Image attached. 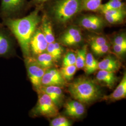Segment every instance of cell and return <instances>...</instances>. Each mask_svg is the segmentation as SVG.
<instances>
[{"mask_svg":"<svg viewBox=\"0 0 126 126\" xmlns=\"http://www.w3.org/2000/svg\"><path fill=\"white\" fill-rule=\"evenodd\" d=\"M40 21L38 9L23 18L4 19L3 24L8 27L16 38L25 58L30 57V41Z\"/></svg>","mask_w":126,"mask_h":126,"instance_id":"1","label":"cell"},{"mask_svg":"<svg viewBox=\"0 0 126 126\" xmlns=\"http://www.w3.org/2000/svg\"><path fill=\"white\" fill-rule=\"evenodd\" d=\"M68 91L74 99L82 103H91L102 96L98 85L86 77L79 78L71 83Z\"/></svg>","mask_w":126,"mask_h":126,"instance_id":"2","label":"cell"},{"mask_svg":"<svg viewBox=\"0 0 126 126\" xmlns=\"http://www.w3.org/2000/svg\"><path fill=\"white\" fill-rule=\"evenodd\" d=\"M81 10V0H58L54 5L53 13L58 22L65 23Z\"/></svg>","mask_w":126,"mask_h":126,"instance_id":"3","label":"cell"},{"mask_svg":"<svg viewBox=\"0 0 126 126\" xmlns=\"http://www.w3.org/2000/svg\"><path fill=\"white\" fill-rule=\"evenodd\" d=\"M38 99L36 106L32 110L33 115L46 117L57 116L59 113L58 107L54 103L50 97L41 92H38Z\"/></svg>","mask_w":126,"mask_h":126,"instance_id":"4","label":"cell"},{"mask_svg":"<svg viewBox=\"0 0 126 126\" xmlns=\"http://www.w3.org/2000/svg\"><path fill=\"white\" fill-rule=\"evenodd\" d=\"M25 62L28 76L33 86L37 90L41 86V81L46 69L42 67L35 59L26 58Z\"/></svg>","mask_w":126,"mask_h":126,"instance_id":"5","label":"cell"},{"mask_svg":"<svg viewBox=\"0 0 126 126\" xmlns=\"http://www.w3.org/2000/svg\"><path fill=\"white\" fill-rule=\"evenodd\" d=\"M26 0H1L0 12L5 18H12L23 9Z\"/></svg>","mask_w":126,"mask_h":126,"instance_id":"6","label":"cell"},{"mask_svg":"<svg viewBox=\"0 0 126 126\" xmlns=\"http://www.w3.org/2000/svg\"><path fill=\"white\" fill-rule=\"evenodd\" d=\"M48 44L41 29H36L30 41V51L35 55L42 53L46 50Z\"/></svg>","mask_w":126,"mask_h":126,"instance_id":"7","label":"cell"},{"mask_svg":"<svg viewBox=\"0 0 126 126\" xmlns=\"http://www.w3.org/2000/svg\"><path fill=\"white\" fill-rule=\"evenodd\" d=\"M65 80L63 78L60 71L56 69H50L46 70L41 81V86L64 85Z\"/></svg>","mask_w":126,"mask_h":126,"instance_id":"8","label":"cell"},{"mask_svg":"<svg viewBox=\"0 0 126 126\" xmlns=\"http://www.w3.org/2000/svg\"><path fill=\"white\" fill-rule=\"evenodd\" d=\"M37 91L48 95L58 108L63 102V91L59 86H41Z\"/></svg>","mask_w":126,"mask_h":126,"instance_id":"9","label":"cell"},{"mask_svg":"<svg viewBox=\"0 0 126 126\" xmlns=\"http://www.w3.org/2000/svg\"><path fill=\"white\" fill-rule=\"evenodd\" d=\"M79 23L81 26L89 31H98L104 25L103 19L94 15L87 16L81 18Z\"/></svg>","mask_w":126,"mask_h":126,"instance_id":"10","label":"cell"},{"mask_svg":"<svg viewBox=\"0 0 126 126\" xmlns=\"http://www.w3.org/2000/svg\"><path fill=\"white\" fill-rule=\"evenodd\" d=\"M65 113L69 116L72 118H79L85 111V108L83 104L77 101L70 100L64 105Z\"/></svg>","mask_w":126,"mask_h":126,"instance_id":"11","label":"cell"},{"mask_svg":"<svg viewBox=\"0 0 126 126\" xmlns=\"http://www.w3.org/2000/svg\"><path fill=\"white\" fill-rule=\"evenodd\" d=\"M12 50L13 43L10 36L4 30L0 29V56L8 55Z\"/></svg>","mask_w":126,"mask_h":126,"instance_id":"12","label":"cell"},{"mask_svg":"<svg viewBox=\"0 0 126 126\" xmlns=\"http://www.w3.org/2000/svg\"><path fill=\"white\" fill-rule=\"evenodd\" d=\"M126 96V75L124 74L122 80L113 93L108 96H105V99L112 101H116L125 99Z\"/></svg>","mask_w":126,"mask_h":126,"instance_id":"13","label":"cell"},{"mask_svg":"<svg viewBox=\"0 0 126 126\" xmlns=\"http://www.w3.org/2000/svg\"><path fill=\"white\" fill-rule=\"evenodd\" d=\"M96 79L98 81L104 83L110 88H112L117 81L114 72L100 70L97 73Z\"/></svg>","mask_w":126,"mask_h":126,"instance_id":"14","label":"cell"},{"mask_svg":"<svg viewBox=\"0 0 126 126\" xmlns=\"http://www.w3.org/2000/svg\"><path fill=\"white\" fill-rule=\"evenodd\" d=\"M120 63L116 59L108 56L98 63V69L115 72L120 68Z\"/></svg>","mask_w":126,"mask_h":126,"instance_id":"15","label":"cell"},{"mask_svg":"<svg viewBox=\"0 0 126 126\" xmlns=\"http://www.w3.org/2000/svg\"><path fill=\"white\" fill-rule=\"evenodd\" d=\"M42 23L41 30L45 36V39L48 44L54 43L55 42V36L50 22L45 16L43 17Z\"/></svg>","mask_w":126,"mask_h":126,"instance_id":"16","label":"cell"},{"mask_svg":"<svg viewBox=\"0 0 126 126\" xmlns=\"http://www.w3.org/2000/svg\"><path fill=\"white\" fill-rule=\"evenodd\" d=\"M98 62L91 53L86 54L84 68L86 74H90L98 69Z\"/></svg>","mask_w":126,"mask_h":126,"instance_id":"17","label":"cell"},{"mask_svg":"<svg viewBox=\"0 0 126 126\" xmlns=\"http://www.w3.org/2000/svg\"><path fill=\"white\" fill-rule=\"evenodd\" d=\"M37 63L42 67L47 69L51 67L53 65V59L50 54L48 52H43L37 55L35 59Z\"/></svg>","mask_w":126,"mask_h":126,"instance_id":"18","label":"cell"},{"mask_svg":"<svg viewBox=\"0 0 126 126\" xmlns=\"http://www.w3.org/2000/svg\"><path fill=\"white\" fill-rule=\"evenodd\" d=\"M102 0H81L82 9L94 11L99 9Z\"/></svg>","mask_w":126,"mask_h":126,"instance_id":"19","label":"cell"},{"mask_svg":"<svg viewBox=\"0 0 126 126\" xmlns=\"http://www.w3.org/2000/svg\"><path fill=\"white\" fill-rule=\"evenodd\" d=\"M87 54V46L85 45L77 52L76 55L75 65L77 69H81L84 68Z\"/></svg>","mask_w":126,"mask_h":126,"instance_id":"20","label":"cell"},{"mask_svg":"<svg viewBox=\"0 0 126 126\" xmlns=\"http://www.w3.org/2000/svg\"><path fill=\"white\" fill-rule=\"evenodd\" d=\"M124 8V4L122 0H110L108 2L101 4L99 9L102 12L105 11L112 9H121Z\"/></svg>","mask_w":126,"mask_h":126,"instance_id":"21","label":"cell"},{"mask_svg":"<svg viewBox=\"0 0 126 126\" xmlns=\"http://www.w3.org/2000/svg\"><path fill=\"white\" fill-rule=\"evenodd\" d=\"M77 69L75 64L63 66L61 69L60 72L65 80H70L72 79L76 73Z\"/></svg>","mask_w":126,"mask_h":126,"instance_id":"22","label":"cell"},{"mask_svg":"<svg viewBox=\"0 0 126 126\" xmlns=\"http://www.w3.org/2000/svg\"><path fill=\"white\" fill-rule=\"evenodd\" d=\"M82 40L81 33L76 35L70 36L64 39H60V42L66 46H72L76 45L80 43Z\"/></svg>","mask_w":126,"mask_h":126,"instance_id":"23","label":"cell"},{"mask_svg":"<svg viewBox=\"0 0 126 126\" xmlns=\"http://www.w3.org/2000/svg\"><path fill=\"white\" fill-rule=\"evenodd\" d=\"M50 125L51 126H70L71 123L67 119L64 117L56 118L50 122Z\"/></svg>","mask_w":126,"mask_h":126,"instance_id":"24","label":"cell"},{"mask_svg":"<svg viewBox=\"0 0 126 126\" xmlns=\"http://www.w3.org/2000/svg\"><path fill=\"white\" fill-rule=\"evenodd\" d=\"M76 63V55L72 52H68L66 54L63 60V66L75 65Z\"/></svg>","mask_w":126,"mask_h":126,"instance_id":"25","label":"cell"},{"mask_svg":"<svg viewBox=\"0 0 126 126\" xmlns=\"http://www.w3.org/2000/svg\"><path fill=\"white\" fill-rule=\"evenodd\" d=\"M107 44V40L103 36H94L90 39L91 46H99Z\"/></svg>","mask_w":126,"mask_h":126,"instance_id":"26","label":"cell"},{"mask_svg":"<svg viewBox=\"0 0 126 126\" xmlns=\"http://www.w3.org/2000/svg\"><path fill=\"white\" fill-rule=\"evenodd\" d=\"M91 49L95 54L101 55L106 54L108 52L110 49V45L107 44L99 46H91Z\"/></svg>","mask_w":126,"mask_h":126,"instance_id":"27","label":"cell"},{"mask_svg":"<svg viewBox=\"0 0 126 126\" xmlns=\"http://www.w3.org/2000/svg\"><path fill=\"white\" fill-rule=\"evenodd\" d=\"M46 50L47 52L51 55L54 61H57L60 58L61 56L58 53L57 51L56 50L53 43L48 44Z\"/></svg>","mask_w":126,"mask_h":126,"instance_id":"28","label":"cell"},{"mask_svg":"<svg viewBox=\"0 0 126 126\" xmlns=\"http://www.w3.org/2000/svg\"><path fill=\"white\" fill-rule=\"evenodd\" d=\"M81 33L80 31L75 27H71L67 30L60 37V39H64L70 36H73Z\"/></svg>","mask_w":126,"mask_h":126,"instance_id":"29","label":"cell"},{"mask_svg":"<svg viewBox=\"0 0 126 126\" xmlns=\"http://www.w3.org/2000/svg\"><path fill=\"white\" fill-rule=\"evenodd\" d=\"M126 15H121L118 16H105L106 20L108 23L111 24H117L121 23L123 21Z\"/></svg>","mask_w":126,"mask_h":126,"instance_id":"30","label":"cell"},{"mask_svg":"<svg viewBox=\"0 0 126 126\" xmlns=\"http://www.w3.org/2000/svg\"><path fill=\"white\" fill-rule=\"evenodd\" d=\"M113 44L126 45V38L124 35H120L115 37L113 40Z\"/></svg>","mask_w":126,"mask_h":126,"instance_id":"31","label":"cell"},{"mask_svg":"<svg viewBox=\"0 0 126 126\" xmlns=\"http://www.w3.org/2000/svg\"><path fill=\"white\" fill-rule=\"evenodd\" d=\"M113 50L116 54L122 55L126 53V45L113 44Z\"/></svg>","mask_w":126,"mask_h":126,"instance_id":"32","label":"cell"},{"mask_svg":"<svg viewBox=\"0 0 126 126\" xmlns=\"http://www.w3.org/2000/svg\"><path fill=\"white\" fill-rule=\"evenodd\" d=\"M53 43H54V47L56 50L57 51L58 53L61 56V55L63 53V48L62 46H61V45L58 43L54 42Z\"/></svg>","mask_w":126,"mask_h":126,"instance_id":"33","label":"cell"}]
</instances>
